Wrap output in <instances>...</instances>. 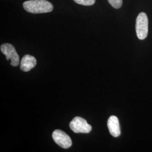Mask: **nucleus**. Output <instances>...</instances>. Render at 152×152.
I'll return each instance as SVG.
<instances>
[{"label":"nucleus","mask_w":152,"mask_h":152,"mask_svg":"<svg viewBox=\"0 0 152 152\" xmlns=\"http://www.w3.org/2000/svg\"><path fill=\"white\" fill-rule=\"evenodd\" d=\"M25 10L32 14L49 12L53 10V4L46 0H29L23 3Z\"/></svg>","instance_id":"nucleus-1"},{"label":"nucleus","mask_w":152,"mask_h":152,"mask_svg":"<svg viewBox=\"0 0 152 152\" xmlns=\"http://www.w3.org/2000/svg\"><path fill=\"white\" fill-rule=\"evenodd\" d=\"M136 32L139 39H144L148 33V19L145 12H140L136 20Z\"/></svg>","instance_id":"nucleus-2"},{"label":"nucleus","mask_w":152,"mask_h":152,"mask_svg":"<svg viewBox=\"0 0 152 152\" xmlns=\"http://www.w3.org/2000/svg\"><path fill=\"white\" fill-rule=\"evenodd\" d=\"M1 51L6 56V60L10 61V64L16 66L19 64V56L15 48L10 44H4L1 46Z\"/></svg>","instance_id":"nucleus-3"},{"label":"nucleus","mask_w":152,"mask_h":152,"mask_svg":"<svg viewBox=\"0 0 152 152\" xmlns=\"http://www.w3.org/2000/svg\"><path fill=\"white\" fill-rule=\"evenodd\" d=\"M71 130L75 133H89L92 127L87 123L86 120L80 117H75L69 124Z\"/></svg>","instance_id":"nucleus-4"},{"label":"nucleus","mask_w":152,"mask_h":152,"mask_svg":"<svg viewBox=\"0 0 152 152\" xmlns=\"http://www.w3.org/2000/svg\"><path fill=\"white\" fill-rule=\"evenodd\" d=\"M52 136L55 142L62 148L68 149L72 144L70 136L63 131L56 130L53 132Z\"/></svg>","instance_id":"nucleus-5"},{"label":"nucleus","mask_w":152,"mask_h":152,"mask_svg":"<svg viewBox=\"0 0 152 152\" xmlns=\"http://www.w3.org/2000/svg\"><path fill=\"white\" fill-rule=\"evenodd\" d=\"M108 127L110 135L117 137L121 135L120 123L118 118L115 115H112L108 120Z\"/></svg>","instance_id":"nucleus-6"},{"label":"nucleus","mask_w":152,"mask_h":152,"mask_svg":"<svg viewBox=\"0 0 152 152\" xmlns=\"http://www.w3.org/2000/svg\"><path fill=\"white\" fill-rule=\"evenodd\" d=\"M37 64L36 58L30 55H26L20 62V69L23 72H28L33 68Z\"/></svg>","instance_id":"nucleus-7"},{"label":"nucleus","mask_w":152,"mask_h":152,"mask_svg":"<svg viewBox=\"0 0 152 152\" xmlns=\"http://www.w3.org/2000/svg\"><path fill=\"white\" fill-rule=\"evenodd\" d=\"M76 3L84 6L93 5L96 0H73Z\"/></svg>","instance_id":"nucleus-8"},{"label":"nucleus","mask_w":152,"mask_h":152,"mask_svg":"<svg viewBox=\"0 0 152 152\" xmlns=\"http://www.w3.org/2000/svg\"><path fill=\"white\" fill-rule=\"evenodd\" d=\"M110 5L115 9H119L122 5L123 0H108Z\"/></svg>","instance_id":"nucleus-9"}]
</instances>
